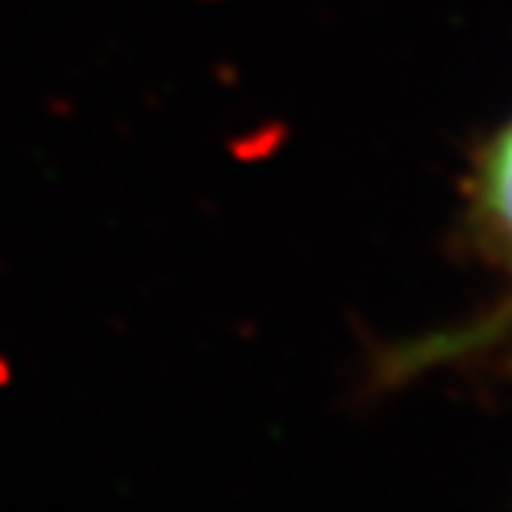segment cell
I'll return each mask as SVG.
<instances>
[{
  "instance_id": "obj_1",
  "label": "cell",
  "mask_w": 512,
  "mask_h": 512,
  "mask_svg": "<svg viewBox=\"0 0 512 512\" xmlns=\"http://www.w3.org/2000/svg\"><path fill=\"white\" fill-rule=\"evenodd\" d=\"M484 203L512 246V125L498 136L484 164Z\"/></svg>"
},
{
  "instance_id": "obj_2",
  "label": "cell",
  "mask_w": 512,
  "mask_h": 512,
  "mask_svg": "<svg viewBox=\"0 0 512 512\" xmlns=\"http://www.w3.org/2000/svg\"><path fill=\"white\" fill-rule=\"evenodd\" d=\"M8 377H11V367H8V360L0 356V384H8Z\"/></svg>"
}]
</instances>
